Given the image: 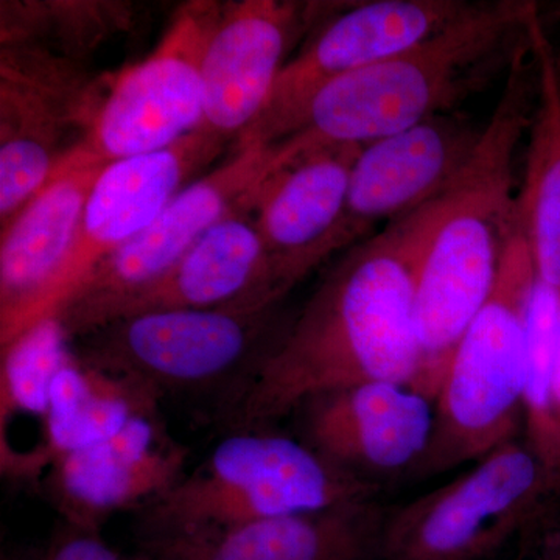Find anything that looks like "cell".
<instances>
[{"label": "cell", "mask_w": 560, "mask_h": 560, "mask_svg": "<svg viewBox=\"0 0 560 560\" xmlns=\"http://www.w3.org/2000/svg\"><path fill=\"white\" fill-rule=\"evenodd\" d=\"M419 371L410 213L327 272L223 423L231 431L270 429L318 394L368 382L415 388Z\"/></svg>", "instance_id": "1"}, {"label": "cell", "mask_w": 560, "mask_h": 560, "mask_svg": "<svg viewBox=\"0 0 560 560\" xmlns=\"http://www.w3.org/2000/svg\"><path fill=\"white\" fill-rule=\"evenodd\" d=\"M536 101V60L526 35L470 160L444 194L412 212L420 345L415 388L430 399L460 337L499 282L518 226L515 162Z\"/></svg>", "instance_id": "2"}, {"label": "cell", "mask_w": 560, "mask_h": 560, "mask_svg": "<svg viewBox=\"0 0 560 560\" xmlns=\"http://www.w3.org/2000/svg\"><path fill=\"white\" fill-rule=\"evenodd\" d=\"M534 10L525 2L474 3L431 38L320 88L276 147L282 153L363 147L455 113L501 69H510Z\"/></svg>", "instance_id": "3"}, {"label": "cell", "mask_w": 560, "mask_h": 560, "mask_svg": "<svg viewBox=\"0 0 560 560\" xmlns=\"http://www.w3.org/2000/svg\"><path fill=\"white\" fill-rule=\"evenodd\" d=\"M378 489L331 466L300 438L230 431L194 470L136 512V536L232 528L375 499Z\"/></svg>", "instance_id": "4"}, {"label": "cell", "mask_w": 560, "mask_h": 560, "mask_svg": "<svg viewBox=\"0 0 560 560\" xmlns=\"http://www.w3.org/2000/svg\"><path fill=\"white\" fill-rule=\"evenodd\" d=\"M537 271L521 223L495 289L453 350L434 397V431L415 477L477 463L523 419L528 316Z\"/></svg>", "instance_id": "5"}, {"label": "cell", "mask_w": 560, "mask_h": 560, "mask_svg": "<svg viewBox=\"0 0 560 560\" xmlns=\"http://www.w3.org/2000/svg\"><path fill=\"white\" fill-rule=\"evenodd\" d=\"M278 308L151 312L72 340L75 355L131 378L161 401H212L224 422L256 378L280 329Z\"/></svg>", "instance_id": "6"}, {"label": "cell", "mask_w": 560, "mask_h": 560, "mask_svg": "<svg viewBox=\"0 0 560 560\" xmlns=\"http://www.w3.org/2000/svg\"><path fill=\"white\" fill-rule=\"evenodd\" d=\"M559 485L526 442H504L455 480L389 510L378 560L486 559Z\"/></svg>", "instance_id": "7"}, {"label": "cell", "mask_w": 560, "mask_h": 560, "mask_svg": "<svg viewBox=\"0 0 560 560\" xmlns=\"http://www.w3.org/2000/svg\"><path fill=\"white\" fill-rule=\"evenodd\" d=\"M220 13L215 3L183 7L160 46L117 77L72 151L110 164L167 149L200 130L202 57Z\"/></svg>", "instance_id": "8"}, {"label": "cell", "mask_w": 560, "mask_h": 560, "mask_svg": "<svg viewBox=\"0 0 560 560\" xmlns=\"http://www.w3.org/2000/svg\"><path fill=\"white\" fill-rule=\"evenodd\" d=\"M226 145V140L200 128L167 149L106 165L84 206L68 256L22 316L13 340L40 320L60 315L91 272L145 231Z\"/></svg>", "instance_id": "9"}, {"label": "cell", "mask_w": 560, "mask_h": 560, "mask_svg": "<svg viewBox=\"0 0 560 560\" xmlns=\"http://www.w3.org/2000/svg\"><path fill=\"white\" fill-rule=\"evenodd\" d=\"M471 5L459 0H377L346 10L287 61L267 105L235 140L234 150L276 145L320 88L431 38Z\"/></svg>", "instance_id": "10"}, {"label": "cell", "mask_w": 560, "mask_h": 560, "mask_svg": "<svg viewBox=\"0 0 560 560\" xmlns=\"http://www.w3.org/2000/svg\"><path fill=\"white\" fill-rule=\"evenodd\" d=\"M246 195L268 265L272 300L283 301L337 253L350 175L361 145H320L282 153Z\"/></svg>", "instance_id": "11"}, {"label": "cell", "mask_w": 560, "mask_h": 560, "mask_svg": "<svg viewBox=\"0 0 560 560\" xmlns=\"http://www.w3.org/2000/svg\"><path fill=\"white\" fill-rule=\"evenodd\" d=\"M276 158L275 147L232 150L230 160L179 191L145 231L102 261L62 308L75 338L86 320L109 302L149 285L171 270L202 235L246 197Z\"/></svg>", "instance_id": "12"}, {"label": "cell", "mask_w": 560, "mask_h": 560, "mask_svg": "<svg viewBox=\"0 0 560 560\" xmlns=\"http://www.w3.org/2000/svg\"><path fill=\"white\" fill-rule=\"evenodd\" d=\"M300 440L331 466L374 482L415 474L434 431V400L410 385L368 382L329 390L294 410Z\"/></svg>", "instance_id": "13"}, {"label": "cell", "mask_w": 560, "mask_h": 560, "mask_svg": "<svg viewBox=\"0 0 560 560\" xmlns=\"http://www.w3.org/2000/svg\"><path fill=\"white\" fill-rule=\"evenodd\" d=\"M189 448L161 415L140 416L94 444L55 459L39 493L75 528L97 530L113 515L136 512L167 492L187 469Z\"/></svg>", "instance_id": "14"}, {"label": "cell", "mask_w": 560, "mask_h": 560, "mask_svg": "<svg viewBox=\"0 0 560 560\" xmlns=\"http://www.w3.org/2000/svg\"><path fill=\"white\" fill-rule=\"evenodd\" d=\"M480 136L469 120L447 113L361 147L337 250L378 223H394L436 200L470 160Z\"/></svg>", "instance_id": "15"}, {"label": "cell", "mask_w": 560, "mask_h": 560, "mask_svg": "<svg viewBox=\"0 0 560 560\" xmlns=\"http://www.w3.org/2000/svg\"><path fill=\"white\" fill-rule=\"evenodd\" d=\"M279 305L271 296L270 265L245 197L171 270L95 312L75 338L103 324L143 313L220 308L261 311Z\"/></svg>", "instance_id": "16"}, {"label": "cell", "mask_w": 560, "mask_h": 560, "mask_svg": "<svg viewBox=\"0 0 560 560\" xmlns=\"http://www.w3.org/2000/svg\"><path fill=\"white\" fill-rule=\"evenodd\" d=\"M388 512L375 499L350 501L232 528L136 536V552L150 560H378Z\"/></svg>", "instance_id": "17"}, {"label": "cell", "mask_w": 560, "mask_h": 560, "mask_svg": "<svg viewBox=\"0 0 560 560\" xmlns=\"http://www.w3.org/2000/svg\"><path fill=\"white\" fill-rule=\"evenodd\" d=\"M296 3L245 0L221 9L201 65V130L238 139L260 116L300 31Z\"/></svg>", "instance_id": "18"}, {"label": "cell", "mask_w": 560, "mask_h": 560, "mask_svg": "<svg viewBox=\"0 0 560 560\" xmlns=\"http://www.w3.org/2000/svg\"><path fill=\"white\" fill-rule=\"evenodd\" d=\"M108 164L70 150L54 175L2 231L0 246V348L49 285L68 256L84 206Z\"/></svg>", "instance_id": "19"}, {"label": "cell", "mask_w": 560, "mask_h": 560, "mask_svg": "<svg viewBox=\"0 0 560 560\" xmlns=\"http://www.w3.org/2000/svg\"><path fill=\"white\" fill-rule=\"evenodd\" d=\"M528 36L537 68V101L529 127L518 223L537 278L560 294V70L537 9Z\"/></svg>", "instance_id": "20"}, {"label": "cell", "mask_w": 560, "mask_h": 560, "mask_svg": "<svg viewBox=\"0 0 560 560\" xmlns=\"http://www.w3.org/2000/svg\"><path fill=\"white\" fill-rule=\"evenodd\" d=\"M69 113L57 88L2 62L0 83V223L16 219L66 156L60 149Z\"/></svg>", "instance_id": "21"}, {"label": "cell", "mask_w": 560, "mask_h": 560, "mask_svg": "<svg viewBox=\"0 0 560 560\" xmlns=\"http://www.w3.org/2000/svg\"><path fill=\"white\" fill-rule=\"evenodd\" d=\"M161 405L139 382L91 366L73 350L51 386L46 420L49 469L65 453L106 440L132 419L161 415Z\"/></svg>", "instance_id": "22"}, {"label": "cell", "mask_w": 560, "mask_h": 560, "mask_svg": "<svg viewBox=\"0 0 560 560\" xmlns=\"http://www.w3.org/2000/svg\"><path fill=\"white\" fill-rule=\"evenodd\" d=\"M0 352V429L20 419L33 420L46 447L51 386L73 357L72 338L60 318L51 316L14 338Z\"/></svg>", "instance_id": "23"}, {"label": "cell", "mask_w": 560, "mask_h": 560, "mask_svg": "<svg viewBox=\"0 0 560 560\" xmlns=\"http://www.w3.org/2000/svg\"><path fill=\"white\" fill-rule=\"evenodd\" d=\"M559 311L560 294L537 278L528 316L523 422L526 429V444L560 482L558 434L552 405Z\"/></svg>", "instance_id": "24"}, {"label": "cell", "mask_w": 560, "mask_h": 560, "mask_svg": "<svg viewBox=\"0 0 560 560\" xmlns=\"http://www.w3.org/2000/svg\"><path fill=\"white\" fill-rule=\"evenodd\" d=\"M36 560H128L103 539L102 533L61 522L46 550Z\"/></svg>", "instance_id": "25"}, {"label": "cell", "mask_w": 560, "mask_h": 560, "mask_svg": "<svg viewBox=\"0 0 560 560\" xmlns=\"http://www.w3.org/2000/svg\"><path fill=\"white\" fill-rule=\"evenodd\" d=\"M552 405H555L556 434H558V453H559L558 471H559V478H560V311H559L558 348H556L555 386H552Z\"/></svg>", "instance_id": "26"}, {"label": "cell", "mask_w": 560, "mask_h": 560, "mask_svg": "<svg viewBox=\"0 0 560 560\" xmlns=\"http://www.w3.org/2000/svg\"><path fill=\"white\" fill-rule=\"evenodd\" d=\"M541 560H560V541L559 544L552 545L550 550L545 551Z\"/></svg>", "instance_id": "27"}, {"label": "cell", "mask_w": 560, "mask_h": 560, "mask_svg": "<svg viewBox=\"0 0 560 560\" xmlns=\"http://www.w3.org/2000/svg\"><path fill=\"white\" fill-rule=\"evenodd\" d=\"M128 560H150L149 558H145L143 555H139V552H135L132 556H128Z\"/></svg>", "instance_id": "28"}, {"label": "cell", "mask_w": 560, "mask_h": 560, "mask_svg": "<svg viewBox=\"0 0 560 560\" xmlns=\"http://www.w3.org/2000/svg\"><path fill=\"white\" fill-rule=\"evenodd\" d=\"M2 560H24V559L13 558V556H2Z\"/></svg>", "instance_id": "29"}]
</instances>
